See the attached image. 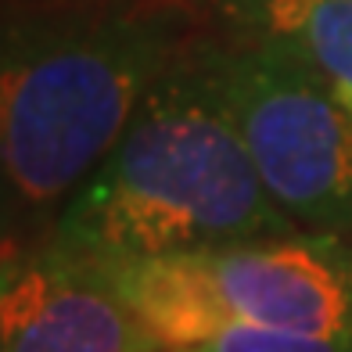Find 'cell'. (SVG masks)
<instances>
[{"label": "cell", "mask_w": 352, "mask_h": 352, "mask_svg": "<svg viewBox=\"0 0 352 352\" xmlns=\"http://www.w3.org/2000/svg\"><path fill=\"white\" fill-rule=\"evenodd\" d=\"M298 234L263 187L195 51L61 205L51 245L87 259H166Z\"/></svg>", "instance_id": "1"}, {"label": "cell", "mask_w": 352, "mask_h": 352, "mask_svg": "<svg viewBox=\"0 0 352 352\" xmlns=\"http://www.w3.org/2000/svg\"><path fill=\"white\" fill-rule=\"evenodd\" d=\"M184 51L180 19L151 4H94L8 22L0 162L22 209L69 201Z\"/></svg>", "instance_id": "2"}, {"label": "cell", "mask_w": 352, "mask_h": 352, "mask_svg": "<svg viewBox=\"0 0 352 352\" xmlns=\"http://www.w3.org/2000/svg\"><path fill=\"white\" fill-rule=\"evenodd\" d=\"M166 352L219 324L352 338V245L287 234L166 259H94Z\"/></svg>", "instance_id": "3"}, {"label": "cell", "mask_w": 352, "mask_h": 352, "mask_svg": "<svg viewBox=\"0 0 352 352\" xmlns=\"http://www.w3.org/2000/svg\"><path fill=\"white\" fill-rule=\"evenodd\" d=\"M195 58L280 212L306 234L352 237V104L248 40L198 43Z\"/></svg>", "instance_id": "4"}, {"label": "cell", "mask_w": 352, "mask_h": 352, "mask_svg": "<svg viewBox=\"0 0 352 352\" xmlns=\"http://www.w3.org/2000/svg\"><path fill=\"white\" fill-rule=\"evenodd\" d=\"M0 352H166L108 274L47 241L4 263Z\"/></svg>", "instance_id": "5"}, {"label": "cell", "mask_w": 352, "mask_h": 352, "mask_svg": "<svg viewBox=\"0 0 352 352\" xmlns=\"http://www.w3.org/2000/svg\"><path fill=\"white\" fill-rule=\"evenodd\" d=\"M234 40L259 43L352 104V0H198Z\"/></svg>", "instance_id": "6"}, {"label": "cell", "mask_w": 352, "mask_h": 352, "mask_svg": "<svg viewBox=\"0 0 352 352\" xmlns=\"http://www.w3.org/2000/svg\"><path fill=\"white\" fill-rule=\"evenodd\" d=\"M176 352H352V338H331V334H302L280 327H255V324H219L216 331L201 334Z\"/></svg>", "instance_id": "7"}]
</instances>
